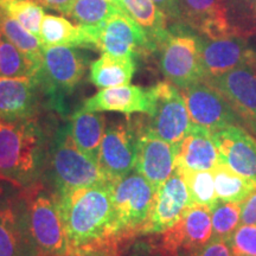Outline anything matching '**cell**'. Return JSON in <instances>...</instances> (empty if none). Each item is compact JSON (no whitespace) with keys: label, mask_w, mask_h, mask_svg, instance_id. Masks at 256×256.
<instances>
[{"label":"cell","mask_w":256,"mask_h":256,"mask_svg":"<svg viewBox=\"0 0 256 256\" xmlns=\"http://www.w3.org/2000/svg\"><path fill=\"white\" fill-rule=\"evenodd\" d=\"M56 198L72 250L112 238L113 206L110 185L72 188L58 192Z\"/></svg>","instance_id":"obj_1"},{"label":"cell","mask_w":256,"mask_h":256,"mask_svg":"<svg viewBox=\"0 0 256 256\" xmlns=\"http://www.w3.org/2000/svg\"><path fill=\"white\" fill-rule=\"evenodd\" d=\"M43 130L36 119L0 121V180L19 188L40 183L48 156Z\"/></svg>","instance_id":"obj_2"},{"label":"cell","mask_w":256,"mask_h":256,"mask_svg":"<svg viewBox=\"0 0 256 256\" xmlns=\"http://www.w3.org/2000/svg\"><path fill=\"white\" fill-rule=\"evenodd\" d=\"M113 218L110 238L130 242L142 236L156 190L136 170L110 184Z\"/></svg>","instance_id":"obj_3"},{"label":"cell","mask_w":256,"mask_h":256,"mask_svg":"<svg viewBox=\"0 0 256 256\" xmlns=\"http://www.w3.org/2000/svg\"><path fill=\"white\" fill-rule=\"evenodd\" d=\"M46 158L56 194L72 188L112 183L100 166L75 146L68 126L56 133L55 139L48 150Z\"/></svg>","instance_id":"obj_4"},{"label":"cell","mask_w":256,"mask_h":256,"mask_svg":"<svg viewBox=\"0 0 256 256\" xmlns=\"http://www.w3.org/2000/svg\"><path fill=\"white\" fill-rule=\"evenodd\" d=\"M28 206V226L40 256H66L72 247L60 217L56 194L38 183L23 188Z\"/></svg>","instance_id":"obj_5"},{"label":"cell","mask_w":256,"mask_h":256,"mask_svg":"<svg viewBox=\"0 0 256 256\" xmlns=\"http://www.w3.org/2000/svg\"><path fill=\"white\" fill-rule=\"evenodd\" d=\"M186 25L172 24L159 48L160 69L168 82L179 89L206 78L200 57V36Z\"/></svg>","instance_id":"obj_6"},{"label":"cell","mask_w":256,"mask_h":256,"mask_svg":"<svg viewBox=\"0 0 256 256\" xmlns=\"http://www.w3.org/2000/svg\"><path fill=\"white\" fill-rule=\"evenodd\" d=\"M86 70L87 60L78 48L43 46V60L36 78L54 107L62 108L64 98L75 90Z\"/></svg>","instance_id":"obj_7"},{"label":"cell","mask_w":256,"mask_h":256,"mask_svg":"<svg viewBox=\"0 0 256 256\" xmlns=\"http://www.w3.org/2000/svg\"><path fill=\"white\" fill-rule=\"evenodd\" d=\"M0 256H40L28 226L23 188H0Z\"/></svg>","instance_id":"obj_8"},{"label":"cell","mask_w":256,"mask_h":256,"mask_svg":"<svg viewBox=\"0 0 256 256\" xmlns=\"http://www.w3.org/2000/svg\"><path fill=\"white\" fill-rule=\"evenodd\" d=\"M153 112L146 122L156 136L176 146L182 142L191 124L186 102L182 92L171 82H159L150 88Z\"/></svg>","instance_id":"obj_9"},{"label":"cell","mask_w":256,"mask_h":256,"mask_svg":"<svg viewBox=\"0 0 256 256\" xmlns=\"http://www.w3.org/2000/svg\"><path fill=\"white\" fill-rule=\"evenodd\" d=\"M180 92L186 102L191 124L206 128L210 133L241 121L226 98L206 80L180 89Z\"/></svg>","instance_id":"obj_10"},{"label":"cell","mask_w":256,"mask_h":256,"mask_svg":"<svg viewBox=\"0 0 256 256\" xmlns=\"http://www.w3.org/2000/svg\"><path fill=\"white\" fill-rule=\"evenodd\" d=\"M138 132L130 119L106 128L101 142L98 166L110 180L132 172L136 166Z\"/></svg>","instance_id":"obj_11"},{"label":"cell","mask_w":256,"mask_h":256,"mask_svg":"<svg viewBox=\"0 0 256 256\" xmlns=\"http://www.w3.org/2000/svg\"><path fill=\"white\" fill-rule=\"evenodd\" d=\"M256 58V57H255ZM229 102L238 118L256 132V63L244 64L216 78H206Z\"/></svg>","instance_id":"obj_12"},{"label":"cell","mask_w":256,"mask_h":256,"mask_svg":"<svg viewBox=\"0 0 256 256\" xmlns=\"http://www.w3.org/2000/svg\"><path fill=\"white\" fill-rule=\"evenodd\" d=\"M138 142L134 170L156 190L174 172V146L156 136L146 124L136 126Z\"/></svg>","instance_id":"obj_13"},{"label":"cell","mask_w":256,"mask_h":256,"mask_svg":"<svg viewBox=\"0 0 256 256\" xmlns=\"http://www.w3.org/2000/svg\"><path fill=\"white\" fill-rule=\"evenodd\" d=\"M191 206L188 188L180 172L174 168L170 178L156 188L148 218L144 226L142 236L162 234L180 218Z\"/></svg>","instance_id":"obj_14"},{"label":"cell","mask_w":256,"mask_h":256,"mask_svg":"<svg viewBox=\"0 0 256 256\" xmlns=\"http://www.w3.org/2000/svg\"><path fill=\"white\" fill-rule=\"evenodd\" d=\"M212 238L210 208L191 204L171 228L162 234L160 243L174 255L186 254L206 246Z\"/></svg>","instance_id":"obj_15"},{"label":"cell","mask_w":256,"mask_h":256,"mask_svg":"<svg viewBox=\"0 0 256 256\" xmlns=\"http://www.w3.org/2000/svg\"><path fill=\"white\" fill-rule=\"evenodd\" d=\"M98 50L114 56L134 58L156 51L146 32L124 11L108 19L102 30Z\"/></svg>","instance_id":"obj_16"},{"label":"cell","mask_w":256,"mask_h":256,"mask_svg":"<svg viewBox=\"0 0 256 256\" xmlns=\"http://www.w3.org/2000/svg\"><path fill=\"white\" fill-rule=\"evenodd\" d=\"M42 96L36 78H0V121L14 124L37 119Z\"/></svg>","instance_id":"obj_17"},{"label":"cell","mask_w":256,"mask_h":256,"mask_svg":"<svg viewBox=\"0 0 256 256\" xmlns=\"http://www.w3.org/2000/svg\"><path fill=\"white\" fill-rule=\"evenodd\" d=\"M200 57L206 80L252 63L256 52L248 46L246 37L229 36L209 40L200 36Z\"/></svg>","instance_id":"obj_18"},{"label":"cell","mask_w":256,"mask_h":256,"mask_svg":"<svg viewBox=\"0 0 256 256\" xmlns=\"http://www.w3.org/2000/svg\"><path fill=\"white\" fill-rule=\"evenodd\" d=\"M180 23L200 36L216 40L236 36L230 24L226 0H178Z\"/></svg>","instance_id":"obj_19"},{"label":"cell","mask_w":256,"mask_h":256,"mask_svg":"<svg viewBox=\"0 0 256 256\" xmlns=\"http://www.w3.org/2000/svg\"><path fill=\"white\" fill-rule=\"evenodd\" d=\"M212 134L220 162L243 177L256 182V140L238 124H230Z\"/></svg>","instance_id":"obj_20"},{"label":"cell","mask_w":256,"mask_h":256,"mask_svg":"<svg viewBox=\"0 0 256 256\" xmlns=\"http://www.w3.org/2000/svg\"><path fill=\"white\" fill-rule=\"evenodd\" d=\"M82 110L100 113L118 112L128 116L136 113L151 115L153 112L152 92L150 89L132 84L101 89L83 102Z\"/></svg>","instance_id":"obj_21"},{"label":"cell","mask_w":256,"mask_h":256,"mask_svg":"<svg viewBox=\"0 0 256 256\" xmlns=\"http://www.w3.org/2000/svg\"><path fill=\"white\" fill-rule=\"evenodd\" d=\"M220 162L212 134L197 124H191L182 142L174 146V164L178 170L211 171Z\"/></svg>","instance_id":"obj_22"},{"label":"cell","mask_w":256,"mask_h":256,"mask_svg":"<svg viewBox=\"0 0 256 256\" xmlns=\"http://www.w3.org/2000/svg\"><path fill=\"white\" fill-rule=\"evenodd\" d=\"M66 126L75 146L98 165L101 142L107 128L104 115L81 108L70 116Z\"/></svg>","instance_id":"obj_23"},{"label":"cell","mask_w":256,"mask_h":256,"mask_svg":"<svg viewBox=\"0 0 256 256\" xmlns=\"http://www.w3.org/2000/svg\"><path fill=\"white\" fill-rule=\"evenodd\" d=\"M40 40L43 46H63L95 49V43L81 24L74 25L64 17L44 14L40 24Z\"/></svg>","instance_id":"obj_24"},{"label":"cell","mask_w":256,"mask_h":256,"mask_svg":"<svg viewBox=\"0 0 256 256\" xmlns=\"http://www.w3.org/2000/svg\"><path fill=\"white\" fill-rule=\"evenodd\" d=\"M136 58L104 52L90 64L89 80L100 89L130 84L136 72Z\"/></svg>","instance_id":"obj_25"},{"label":"cell","mask_w":256,"mask_h":256,"mask_svg":"<svg viewBox=\"0 0 256 256\" xmlns=\"http://www.w3.org/2000/svg\"><path fill=\"white\" fill-rule=\"evenodd\" d=\"M127 14L146 32L156 51L168 36V18L153 0H121Z\"/></svg>","instance_id":"obj_26"},{"label":"cell","mask_w":256,"mask_h":256,"mask_svg":"<svg viewBox=\"0 0 256 256\" xmlns=\"http://www.w3.org/2000/svg\"><path fill=\"white\" fill-rule=\"evenodd\" d=\"M217 198L224 202L242 203L256 188V182L248 179L220 162L211 170Z\"/></svg>","instance_id":"obj_27"},{"label":"cell","mask_w":256,"mask_h":256,"mask_svg":"<svg viewBox=\"0 0 256 256\" xmlns=\"http://www.w3.org/2000/svg\"><path fill=\"white\" fill-rule=\"evenodd\" d=\"M40 66L2 36L0 42V78H36Z\"/></svg>","instance_id":"obj_28"},{"label":"cell","mask_w":256,"mask_h":256,"mask_svg":"<svg viewBox=\"0 0 256 256\" xmlns=\"http://www.w3.org/2000/svg\"><path fill=\"white\" fill-rule=\"evenodd\" d=\"M0 32L6 40L17 46L22 52L42 66L43 60V43L40 38L28 32L23 25L0 10Z\"/></svg>","instance_id":"obj_29"},{"label":"cell","mask_w":256,"mask_h":256,"mask_svg":"<svg viewBox=\"0 0 256 256\" xmlns=\"http://www.w3.org/2000/svg\"><path fill=\"white\" fill-rule=\"evenodd\" d=\"M124 10L112 0H75L69 17L84 26L102 28L112 16Z\"/></svg>","instance_id":"obj_30"},{"label":"cell","mask_w":256,"mask_h":256,"mask_svg":"<svg viewBox=\"0 0 256 256\" xmlns=\"http://www.w3.org/2000/svg\"><path fill=\"white\" fill-rule=\"evenodd\" d=\"M178 171L180 172L188 188L191 204L211 208L216 203L218 198L216 194L212 172L194 171V170H178Z\"/></svg>","instance_id":"obj_31"},{"label":"cell","mask_w":256,"mask_h":256,"mask_svg":"<svg viewBox=\"0 0 256 256\" xmlns=\"http://www.w3.org/2000/svg\"><path fill=\"white\" fill-rule=\"evenodd\" d=\"M0 10L40 40L44 8L34 0H0Z\"/></svg>","instance_id":"obj_32"},{"label":"cell","mask_w":256,"mask_h":256,"mask_svg":"<svg viewBox=\"0 0 256 256\" xmlns=\"http://www.w3.org/2000/svg\"><path fill=\"white\" fill-rule=\"evenodd\" d=\"M210 210L212 238L228 242L241 222V203L217 200Z\"/></svg>","instance_id":"obj_33"},{"label":"cell","mask_w":256,"mask_h":256,"mask_svg":"<svg viewBox=\"0 0 256 256\" xmlns=\"http://www.w3.org/2000/svg\"><path fill=\"white\" fill-rule=\"evenodd\" d=\"M226 8L236 36L256 34V0H226Z\"/></svg>","instance_id":"obj_34"},{"label":"cell","mask_w":256,"mask_h":256,"mask_svg":"<svg viewBox=\"0 0 256 256\" xmlns=\"http://www.w3.org/2000/svg\"><path fill=\"white\" fill-rule=\"evenodd\" d=\"M228 242L234 256H256V226L241 224Z\"/></svg>","instance_id":"obj_35"},{"label":"cell","mask_w":256,"mask_h":256,"mask_svg":"<svg viewBox=\"0 0 256 256\" xmlns=\"http://www.w3.org/2000/svg\"><path fill=\"white\" fill-rule=\"evenodd\" d=\"M122 243L127 242L116 238L102 240L72 249L66 256H121L124 252Z\"/></svg>","instance_id":"obj_36"},{"label":"cell","mask_w":256,"mask_h":256,"mask_svg":"<svg viewBox=\"0 0 256 256\" xmlns=\"http://www.w3.org/2000/svg\"><path fill=\"white\" fill-rule=\"evenodd\" d=\"M124 256H176L174 252H168L162 247V243L154 240L134 238L127 246Z\"/></svg>","instance_id":"obj_37"},{"label":"cell","mask_w":256,"mask_h":256,"mask_svg":"<svg viewBox=\"0 0 256 256\" xmlns=\"http://www.w3.org/2000/svg\"><path fill=\"white\" fill-rule=\"evenodd\" d=\"M176 256H234L229 242L223 240L211 238L206 246L197 250Z\"/></svg>","instance_id":"obj_38"},{"label":"cell","mask_w":256,"mask_h":256,"mask_svg":"<svg viewBox=\"0 0 256 256\" xmlns=\"http://www.w3.org/2000/svg\"><path fill=\"white\" fill-rule=\"evenodd\" d=\"M241 222L256 226V188L241 203Z\"/></svg>","instance_id":"obj_39"},{"label":"cell","mask_w":256,"mask_h":256,"mask_svg":"<svg viewBox=\"0 0 256 256\" xmlns=\"http://www.w3.org/2000/svg\"><path fill=\"white\" fill-rule=\"evenodd\" d=\"M160 11L166 16L172 24L180 23V11H179L178 0H153Z\"/></svg>","instance_id":"obj_40"},{"label":"cell","mask_w":256,"mask_h":256,"mask_svg":"<svg viewBox=\"0 0 256 256\" xmlns=\"http://www.w3.org/2000/svg\"><path fill=\"white\" fill-rule=\"evenodd\" d=\"M34 2L44 8L54 10L64 16H69L70 8L75 0H34Z\"/></svg>","instance_id":"obj_41"},{"label":"cell","mask_w":256,"mask_h":256,"mask_svg":"<svg viewBox=\"0 0 256 256\" xmlns=\"http://www.w3.org/2000/svg\"><path fill=\"white\" fill-rule=\"evenodd\" d=\"M112 2H115V4H116V5H119V6H120V8H122V10H124V5H122V2H121V0H112ZM124 12H126V11H124Z\"/></svg>","instance_id":"obj_42"},{"label":"cell","mask_w":256,"mask_h":256,"mask_svg":"<svg viewBox=\"0 0 256 256\" xmlns=\"http://www.w3.org/2000/svg\"><path fill=\"white\" fill-rule=\"evenodd\" d=\"M2 32H0V42H2Z\"/></svg>","instance_id":"obj_43"},{"label":"cell","mask_w":256,"mask_h":256,"mask_svg":"<svg viewBox=\"0 0 256 256\" xmlns=\"http://www.w3.org/2000/svg\"><path fill=\"white\" fill-rule=\"evenodd\" d=\"M121 256H124V252H122V255H121Z\"/></svg>","instance_id":"obj_44"}]
</instances>
